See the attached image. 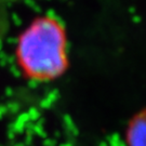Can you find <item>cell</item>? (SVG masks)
<instances>
[{
	"instance_id": "6da1fadb",
	"label": "cell",
	"mask_w": 146,
	"mask_h": 146,
	"mask_svg": "<svg viewBox=\"0 0 146 146\" xmlns=\"http://www.w3.org/2000/svg\"><path fill=\"white\" fill-rule=\"evenodd\" d=\"M17 58L22 69L34 79L58 77L66 67V38L55 19L41 16L22 33L17 43Z\"/></svg>"
},
{
	"instance_id": "7a4b0ae2",
	"label": "cell",
	"mask_w": 146,
	"mask_h": 146,
	"mask_svg": "<svg viewBox=\"0 0 146 146\" xmlns=\"http://www.w3.org/2000/svg\"><path fill=\"white\" fill-rule=\"evenodd\" d=\"M127 141L129 146H146V110L137 114L131 121Z\"/></svg>"
}]
</instances>
